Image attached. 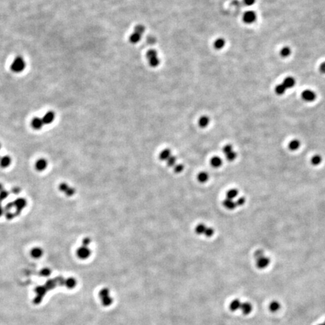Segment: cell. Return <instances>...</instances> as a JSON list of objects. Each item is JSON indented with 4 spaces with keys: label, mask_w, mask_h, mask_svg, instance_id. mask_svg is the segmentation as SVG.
I'll return each mask as SVG.
<instances>
[{
    "label": "cell",
    "mask_w": 325,
    "mask_h": 325,
    "mask_svg": "<svg viewBox=\"0 0 325 325\" xmlns=\"http://www.w3.org/2000/svg\"><path fill=\"white\" fill-rule=\"evenodd\" d=\"M145 31V27L142 24H138L134 28L133 33L131 34L130 36V43L132 44H137L139 42V41L142 39V36Z\"/></svg>",
    "instance_id": "cell-1"
},
{
    "label": "cell",
    "mask_w": 325,
    "mask_h": 325,
    "mask_svg": "<svg viewBox=\"0 0 325 325\" xmlns=\"http://www.w3.org/2000/svg\"><path fill=\"white\" fill-rule=\"evenodd\" d=\"M171 156H172L171 150L170 148H166V149H163V151L160 153L159 158L161 161H166Z\"/></svg>",
    "instance_id": "cell-15"
},
{
    "label": "cell",
    "mask_w": 325,
    "mask_h": 325,
    "mask_svg": "<svg viewBox=\"0 0 325 325\" xmlns=\"http://www.w3.org/2000/svg\"><path fill=\"white\" fill-rule=\"evenodd\" d=\"M246 202V199H245V197H239V199H237L236 200V206H243V205L245 204Z\"/></svg>",
    "instance_id": "cell-41"
},
{
    "label": "cell",
    "mask_w": 325,
    "mask_h": 325,
    "mask_svg": "<svg viewBox=\"0 0 325 325\" xmlns=\"http://www.w3.org/2000/svg\"><path fill=\"white\" fill-rule=\"evenodd\" d=\"M238 194H239L238 190L236 189V188H232V189L227 191V193H226V198L233 199V200H234V199L236 198Z\"/></svg>",
    "instance_id": "cell-21"
},
{
    "label": "cell",
    "mask_w": 325,
    "mask_h": 325,
    "mask_svg": "<svg viewBox=\"0 0 325 325\" xmlns=\"http://www.w3.org/2000/svg\"><path fill=\"white\" fill-rule=\"evenodd\" d=\"M225 157H226V159H227L228 161L232 162V161H234L236 159L237 154L235 151H232L231 152H230V153L227 154L225 155Z\"/></svg>",
    "instance_id": "cell-34"
},
{
    "label": "cell",
    "mask_w": 325,
    "mask_h": 325,
    "mask_svg": "<svg viewBox=\"0 0 325 325\" xmlns=\"http://www.w3.org/2000/svg\"><path fill=\"white\" fill-rule=\"evenodd\" d=\"M8 197V191H4L3 190V191L0 192V204H1L2 202H3V200H5Z\"/></svg>",
    "instance_id": "cell-40"
},
{
    "label": "cell",
    "mask_w": 325,
    "mask_h": 325,
    "mask_svg": "<svg viewBox=\"0 0 325 325\" xmlns=\"http://www.w3.org/2000/svg\"><path fill=\"white\" fill-rule=\"evenodd\" d=\"M166 162V165L169 167H174L175 165L177 164V163H176V162H177V158H176V156L172 155L170 158L167 160Z\"/></svg>",
    "instance_id": "cell-33"
},
{
    "label": "cell",
    "mask_w": 325,
    "mask_h": 325,
    "mask_svg": "<svg viewBox=\"0 0 325 325\" xmlns=\"http://www.w3.org/2000/svg\"><path fill=\"white\" fill-rule=\"evenodd\" d=\"M12 191L15 194H18V193H19V192H20V189H19L18 187H14L12 189Z\"/></svg>",
    "instance_id": "cell-49"
},
{
    "label": "cell",
    "mask_w": 325,
    "mask_h": 325,
    "mask_svg": "<svg viewBox=\"0 0 325 325\" xmlns=\"http://www.w3.org/2000/svg\"><path fill=\"white\" fill-rule=\"evenodd\" d=\"M282 84L284 85V87H285L286 89H290L295 85L296 81L294 78L289 76V77H287L284 79V80L283 81V82Z\"/></svg>",
    "instance_id": "cell-14"
},
{
    "label": "cell",
    "mask_w": 325,
    "mask_h": 325,
    "mask_svg": "<svg viewBox=\"0 0 325 325\" xmlns=\"http://www.w3.org/2000/svg\"><path fill=\"white\" fill-rule=\"evenodd\" d=\"M300 142L298 139H294L291 140L288 143V148L291 151H296V150H298L300 147Z\"/></svg>",
    "instance_id": "cell-19"
},
{
    "label": "cell",
    "mask_w": 325,
    "mask_h": 325,
    "mask_svg": "<svg viewBox=\"0 0 325 325\" xmlns=\"http://www.w3.org/2000/svg\"><path fill=\"white\" fill-rule=\"evenodd\" d=\"M90 243H91V239L90 238H88V237H86V238L83 239L82 245L84 246L88 247V246L90 244Z\"/></svg>",
    "instance_id": "cell-44"
},
{
    "label": "cell",
    "mask_w": 325,
    "mask_h": 325,
    "mask_svg": "<svg viewBox=\"0 0 325 325\" xmlns=\"http://www.w3.org/2000/svg\"><path fill=\"white\" fill-rule=\"evenodd\" d=\"M69 187V185H68L66 183H61L60 185H59V189H60V191L64 192V193H65V192L66 191V190H67Z\"/></svg>",
    "instance_id": "cell-42"
},
{
    "label": "cell",
    "mask_w": 325,
    "mask_h": 325,
    "mask_svg": "<svg viewBox=\"0 0 325 325\" xmlns=\"http://www.w3.org/2000/svg\"><path fill=\"white\" fill-rule=\"evenodd\" d=\"M51 270L50 269H48V268H45V269H41V270L40 271V274H41V275H42V276H44V277L49 276V275H51Z\"/></svg>",
    "instance_id": "cell-39"
},
{
    "label": "cell",
    "mask_w": 325,
    "mask_h": 325,
    "mask_svg": "<svg viewBox=\"0 0 325 325\" xmlns=\"http://www.w3.org/2000/svg\"><path fill=\"white\" fill-rule=\"evenodd\" d=\"M47 291V288H45V286H39L35 288V292L37 294V296L43 299L44 296L45 295L46 292Z\"/></svg>",
    "instance_id": "cell-26"
},
{
    "label": "cell",
    "mask_w": 325,
    "mask_h": 325,
    "mask_svg": "<svg viewBox=\"0 0 325 325\" xmlns=\"http://www.w3.org/2000/svg\"><path fill=\"white\" fill-rule=\"evenodd\" d=\"M184 166L182 164H181V163H180V164L175 165V166L173 167L174 172H176V173H177V174L181 173V172L182 171L184 170Z\"/></svg>",
    "instance_id": "cell-37"
},
{
    "label": "cell",
    "mask_w": 325,
    "mask_h": 325,
    "mask_svg": "<svg viewBox=\"0 0 325 325\" xmlns=\"http://www.w3.org/2000/svg\"><path fill=\"white\" fill-rule=\"evenodd\" d=\"M42 254H43V251L41 250L40 248H34L31 251V255L33 256L34 258L41 257Z\"/></svg>",
    "instance_id": "cell-30"
},
{
    "label": "cell",
    "mask_w": 325,
    "mask_h": 325,
    "mask_svg": "<svg viewBox=\"0 0 325 325\" xmlns=\"http://www.w3.org/2000/svg\"><path fill=\"white\" fill-rule=\"evenodd\" d=\"M75 192V189H74L73 187H69L67 190H66V191L65 192V193L67 196H69V197H70V196L74 195Z\"/></svg>",
    "instance_id": "cell-43"
},
{
    "label": "cell",
    "mask_w": 325,
    "mask_h": 325,
    "mask_svg": "<svg viewBox=\"0 0 325 325\" xmlns=\"http://www.w3.org/2000/svg\"><path fill=\"white\" fill-rule=\"evenodd\" d=\"M324 324H325V322H324Z\"/></svg>",
    "instance_id": "cell-54"
},
{
    "label": "cell",
    "mask_w": 325,
    "mask_h": 325,
    "mask_svg": "<svg viewBox=\"0 0 325 325\" xmlns=\"http://www.w3.org/2000/svg\"><path fill=\"white\" fill-rule=\"evenodd\" d=\"M26 67L25 60L21 57H17L11 65V69L15 73H19L24 71Z\"/></svg>",
    "instance_id": "cell-3"
},
{
    "label": "cell",
    "mask_w": 325,
    "mask_h": 325,
    "mask_svg": "<svg viewBox=\"0 0 325 325\" xmlns=\"http://www.w3.org/2000/svg\"><path fill=\"white\" fill-rule=\"evenodd\" d=\"M210 164L211 166L214 168H219L222 166L223 164V161L220 157H218V156H214L213 157H212V159L210 160Z\"/></svg>",
    "instance_id": "cell-16"
},
{
    "label": "cell",
    "mask_w": 325,
    "mask_h": 325,
    "mask_svg": "<svg viewBox=\"0 0 325 325\" xmlns=\"http://www.w3.org/2000/svg\"><path fill=\"white\" fill-rule=\"evenodd\" d=\"M100 297L101 299L102 303L105 306H109L113 303L111 296H110V290L108 288H102L100 292Z\"/></svg>",
    "instance_id": "cell-4"
},
{
    "label": "cell",
    "mask_w": 325,
    "mask_h": 325,
    "mask_svg": "<svg viewBox=\"0 0 325 325\" xmlns=\"http://www.w3.org/2000/svg\"><path fill=\"white\" fill-rule=\"evenodd\" d=\"M210 123V118L206 115H203L199 119L198 124L201 128H206Z\"/></svg>",
    "instance_id": "cell-17"
},
{
    "label": "cell",
    "mask_w": 325,
    "mask_h": 325,
    "mask_svg": "<svg viewBox=\"0 0 325 325\" xmlns=\"http://www.w3.org/2000/svg\"><path fill=\"white\" fill-rule=\"evenodd\" d=\"M13 203H14V206L16 208V214H19L21 212L23 209L25 208V206H26V200L24 198H18Z\"/></svg>",
    "instance_id": "cell-9"
},
{
    "label": "cell",
    "mask_w": 325,
    "mask_h": 325,
    "mask_svg": "<svg viewBox=\"0 0 325 325\" xmlns=\"http://www.w3.org/2000/svg\"><path fill=\"white\" fill-rule=\"evenodd\" d=\"M0 148H1V144H0Z\"/></svg>",
    "instance_id": "cell-53"
},
{
    "label": "cell",
    "mask_w": 325,
    "mask_h": 325,
    "mask_svg": "<svg viewBox=\"0 0 325 325\" xmlns=\"http://www.w3.org/2000/svg\"><path fill=\"white\" fill-rule=\"evenodd\" d=\"M255 260L257 267L260 269H265V268H267L268 266L269 265V263H270V259H269L268 257L266 256L265 254L256 258Z\"/></svg>",
    "instance_id": "cell-5"
},
{
    "label": "cell",
    "mask_w": 325,
    "mask_h": 325,
    "mask_svg": "<svg viewBox=\"0 0 325 325\" xmlns=\"http://www.w3.org/2000/svg\"><path fill=\"white\" fill-rule=\"evenodd\" d=\"M55 118V114L53 111H47L45 115L43 116L42 121L45 124H49L54 121Z\"/></svg>",
    "instance_id": "cell-11"
},
{
    "label": "cell",
    "mask_w": 325,
    "mask_h": 325,
    "mask_svg": "<svg viewBox=\"0 0 325 325\" xmlns=\"http://www.w3.org/2000/svg\"><path fill=\"white\" fill-rule=\"evenodd\" d=\"M146 58H147L149 65L153 68L157 67L160 65V58L158 57V53L156 50L151 49L146 53Z\"/></svg>",
    "instance_id": "cell-2"
},
{
    "label": "cell",
    "mask_w": 325,
    "mask_h": 325,
    "mask_svg": "<svg viewBox=\"0 0 325 325\" xmlns=\"http://www.w3.org/2000/svg\"><path fill=\"white\" fill-rule=\"evenodd\" d=\"M209 178V176L206 172H201L197 175V180L200 183H206L208 181Z\"/></svg>",
    "instance_id": "cell-24"
},
{
    "label": "cell",
    "mask_w": 325,
    "mask_h": 325,
    "mask_svg": "<svg viewBox=\"0 0 325 325\" xmlns=\"http://www.w3.org/2000/svg\"><path fill=\"white\" fill-rule=\"evenodd\" d=\"M76 253H77V256L79 257L80 259L85 260L90 256L91 251L88 247L82 246L77 250V252Z\"/></svg>",
    "instance_id": "cell-6"
},
{
    "label": "cell",
    "mask_w": 325,
    "mask_h": 325,
    "mask_svg": "<svg viewBox=\"0 0 325 325\" xmlns=\"http://www.w3.org/2000/svg\"><path fill=\"white\" fill-rule=\"evenodd\" d=\"M47 166V163L46 160L44 159V158H41V159L38 160L36 161L35 167L36 170L43 171L46 169Z\"/></svg>",
    "instance_id": "cell-12"
},
{
    "label": "cell",
    "mask_w": 325,
    "mask_h": 325,
    "mask_svg": "<svg viewBox=\"0 0 325 325\" xmlns=\"http://www.w3.org/2000/svg\"><path fill=\"white\" fill-rule=\"evenodd\" d=\"M322 162V157L320 154H315L311 158V163L313 166H318Z\"/></svg>",
    "instance_id": "cell-27"
},
{
    "label": "cell",
    "mask_w": 325,
    "mask_h": 325,
    "mask_svg": "<svg viewBox=\"0 0 325 325\" xmlns=\"http://www.w3.org/2000/svg\"><path fill=\"white\" fill-rule=\"evenodd\" d=\"M207 227H207L206 224H204L203 223L197 224V227H195V233H197V235H204Z\"/></svg>",
    "instance_id": "cell-23"
},
{
    "label": "cell",
    "mask_w": 325,
    "mask_h": 325,
    "mask_svg": "<svg viewBox=\"0 0 325 325\" xmlns=\"http://www.w3.org/2000/svg\"><path fill=\"white\" fill-rule=\"evenodd\" d=\"M32 127H33V129L35 130H40L44 126V123L42 118H40V117H34L32 121Z\"/></svg>",
    "instance_id": "cell-13"
},
{
    "label": "cell",
    "mask_w": 325,
    "mask_h": 325,
    "mask_svg": "<svg viewBox=\"0 0 325 325\" xmlns=\"http://www.w3.org/2000/svg\"><path fill=\"white\" fill-rule=\"evenodd\" d=\"M256 0H243V3L247 6H250V5H254L255 3Z\"/></svg>",
    "instance_id": "cell-46"
},
{
    "label": "cell",
    "mask_w": 325,
    "mask_h": 325,
    "mask_svg": "<svg viewBox=\"0 0 325 325\" xmlns=\"http://www.w3.org/2000/svg\"><path fill=\"white\" fill-rule=\"evenodd\" d=\"M319 70H320V72H322V73L325 74V62H322V63L321 64L320 67H319Z\"/></svg>",
    "instance_id": "cell-48"
},
{
    "label": "cell",
    "mask_w": 325,
    "mask_h": 325,
    "mask_svg": "<svg viewBox=\"0 0 325 325\" xmlns=\"http://www.w3.org/2000/svg\"><path fill=\"white\" fill-rule=\"evenodd\" d=\"M290 53H291V51H290V48L289 47H282V50L280 51V54L282 57H287L290 56Z\"/></svg>",
    "instance_id": "cell-35"
},
{
    "label": "cell",
    "mask_w": 325,
    "mask_h": 325,
    "mask_svg": "<svg viewBox=\"0 0 325 325\" xmlns=\"http://www.w3.org/2000/svg\"><path fill=\"white\" fill-rule=\"evenodd\" d=\"M77 284V282H76V279L72 278H68L66 280H65V285L68 288H75Z\"/></svg>",
    "instance_id": "cell-28"
},
{
    "label": "cell",
    "mask_w": 325,
    "mask_h": 325,
    "mask_svg": "<svg viewBox=\"0 0 325 325\" xmlns=\"http://www.w3.org/2000/svg\"><path fill=\"white\" fill-rule=\"evenodd\" d=\"M11 160L9 157V156H4V157L0 158V166L3 167V168L8 166L11 164Z\"/></svg>",
    "instance_id": "cell-25"
},
{
    "label": "cell",
    "mask_w": 325,
    "mask_h": 325,
    "mask_svg": "<svg viewBox=\"0 0 325 325\" xmlns=\"http://www.w3.org/2000/svg\"><path fill=\"white\" fill-rule=\"evenodd\" d=\"M226 41L223 38H218L214 42V47L216 49V50H220L223 47L225 46Z\"/></svg>",
    "instance_id": "cell-22"
},
{
    "label": "cell",
    "mask_w": 325,
    "mask_h": 325,
    "mask_svg": "<svg viewBox=\"0 0 325 325\" xmlns=\"http://www.w3.org/2000/svg\"><path fill=\"white\" fill-rule=\"evenodd\" d=\"M222 204H223L224 208H226L227 209H229V210H233L237 207L236 203V201L233 200V199H227V198L224 199V200L223 201V203H222Z\"/></svg>",
    "instance_id": "cell-10"
},
{
    "label": "cell",
    "mask_w": 325,
    "mask_h": 325,
    "mask_svg": "<svg viewBox=\"0 0 325 325\" xmlns=\"http://www.w3.org/2000/svg\"><path fill=\"white\" fill-rule=\"evenodd\" d=\"M301 96L306 102H312L316 99V94L311 90H305L302 93Z\"/></svg>",
    "instance_id": "cell-8"
},
{
    "label": "cell",
    "mask_w": 325,
    "mask_h": 325,
    "mask_svg": "<svg viewBox=\"0 0 325 325\" xmlns=\"http://www.w3.org/2000/svg\"><path fill=\"white\" fill-rule=\"evenodd\" d=\"M14 215H15V214L13 213L11 211H9V212H5V217H6V218H8V219H12V218H14Z\"/></svg>",
    "instance_id": "cell-47"
},
{
    "label": "cell",
    "mask_w": 325,
    "mask_h": 325,
    "mask_svg": "<svg viewBox=\"0 0 325 325\" xmlns=\"http://www.w3.org/2000/svg\"><path fill=\"white\" fill-rule=\"evenodd\" d=\"M257 19V14L254 11H248L243 14V21L246 24H250L254 23Z\"/></svg>",
    "instance_id": "cell-7"
},
{
    "label": "cell",
    "mask_w": 325,
    "mask_h": 325,
    "mask_svg": "<svg viewBox=\"0 0 325 325\" xmlns=\"http://www.w3.org/2000/svg\"><path fill=\"white\" fill-rule=\"evenodd\" d=\"M281 306H280V303H279L278 301H275V300H274V301L271 302L270 304H269V310H270L271 311H273V312H275V311H279V309H280Z\"/></svg>",
    "instance_id": "cell-29"
},
{
    "label": "cell",
    "mask_w": 325,
    "mask_h": 325,
    "mask_svg": "<svg viewBox=\"0 0 325 325\" xmlns=\"http://www.w3.org/2000/svg\"><path fill=\"white\" fill-rule=\"evenodd\" d=\"M240 309L242 310V313L244 315H248L250 314L251 311H252V306L250 303H248V302H246V303H242V305H241Z\"/></svg>",
    "instance_id": "cell-18"
},
{
    "label": "cell",
    "mask_w": 325,
    "mask_h": 325,
    "mask_svg": "<svg viewBox=\"0 0 325 325\" xmlns=\"http://www.w3.org/2000/svg\"><path fill=\"white\" fill-rule=\"evenodd\" d=\"M232 151H233V146L231 145V144H226V145L224 146L223 152H224V154L225 155L227 154L230 153V152H231Z\"/></svg>",
    "instance_id": "cell-38"
},
{
    "label": "cell",
    "mask_w": 325,
    "mask_h": 325,
    "mask_svg": "<svg viewBox=\"0 0 325 325\" xmlns=\"http://www.w3.org/2000/svg\"><path fill=\"white\" fill-rule=\"evenodd\" d=\"M214 233V230L213 228L208 227H207L206 232H205L204 236H205L208 237V238H210V237L213 236Z\"/></svg>",
    "instance_id": "cell-36"
},
{
    "label": "cell",
    "mask_w": 325,
    "mask_h": 325,
    "mask_svg": "<svg viewBox=\"0 0 325 325\" xmlns=\"http://www.w3.org/2000/svg\"><path fill=\"white\" fill-rule=\"evenodd\" d=\"M318 325H325V324H324V323H322V324H319Z\"/></svg>",
    "instance_id": "cell-52"
},
{
    "label": "cell",
    "mask_w": 325,
    "mask_h": 325,
    "mask_svg": "<svg viewBox=\"0 0 325 325\" xmlns=\"http://www.w3.org/2000/svg\"><path fill=\"white\" fill-rule=\"evenodd\" d=\"M57 283L55 279H49L48 281H47L46 284H45V288H47V290H52V289H54L57 286Z\"/></svg>",
    "instance_id": "cell-32"
},
{
    "label": "cell",
    "mask_w": 325,
    "mask_h": 325,
    "mask_svg": "<svg viewBox=\"0 0 325 325\" xmlns=\"http://www.w3.org/2000/svg\"><path fill=\"white\" fill-rule=\"evenodd\" d=\"M242 302L240 301L239 299H235L233 300V301L230 303V309L232 311H237L238 309H240L241 305H242Z\"/></svg>",
    "instance_id": "cell-20"
},
{
    "label": "cell",
    "mask_w": 325,
    "mask_h": 325,
    "mask_svg": "<svg viewBox=\"0 0 325 325\" xmlns=\"http://www.w3.org/2000/svg\"><path fill=\"white\" fill-rule=\"evenodd\" d=\"M3 191V185L2 184H0V192Z\"/></svg>",
    "instance_id": "cell-51"
},
{
    "label": "cell",
    "mask_w": 325,
    "mask_h": 325,
    "mask_svg": "<svg viewBox=\"0 0 325 325\" xmlns=\"http://www.w3.org/2000/svg\"><path fill=\"white\" fill-rule=\"evenodd\" d=\"M3 212H4V209L3 208V206H2V205L0 204V217L3 215Z\"/></svg>",
    "instance_id": "cell-50"
},
{
    "label": "cell",
    "mask_w": 325,
    "mask_h": 325,
    "mask_svg": "<svg viewBox=\"0 0 325 325\" xmlns=\"http://www.w3.org/2000/svg\"><path fill=\"white\" fill-rule=\"evenodd\" d=\"M287 89L284 87V85L282 84V83L276 85V87H275V94L278 95H282L285 93Z\"/></svg>",
    "instance_id": "cell-31"
},
{
    "label": "cell",
    "mask_w": 325,
    "mask_h": 325,
    "mask_svg": "<svg viewBox=\"0 0 325 325\" xmlns=\"http://www.w3.org/2000/svg\"><path fill=\"white\" fill-rule=\"evenodd\" d=\"M13 207H14V203H8L6 206H5V209H4L5 210V212H9V211H11V209H12Z\"/></svg>",
    "instance_id": "cell-45"
}]
</instances>
